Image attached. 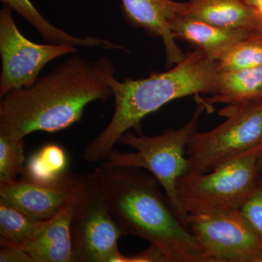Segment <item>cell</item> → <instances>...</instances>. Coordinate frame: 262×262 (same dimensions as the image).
Here are the masks:
<instances>
[{"mask_svg": "<svg viewBox=\"0 0 262 262\" xmlns=\"http://www.w3.org/2000/svg\"><path fill=\"white\" fill-rule=\"evenodd\" d=\"M258 172H259L260 180L262 181V153L258 161Z\"/></svg>", "mask_w": 262, "mask_h": 262, "instance_id": "cell-25", "label": "cell"}, {"mask_svg": "<svg viewBox=\"0 0 262 262\" xmlns=\"http://www.w3.org/2000/svg\"><path fill=\"white\" fill-rule=\"evenodd\" d=\"M118 262H168L164 253L160 248L151 244L150 248L144 250L142 252L126 256L121 255Z\"/></svg>", "mask_w": 262, "mask_h": 262, "instance_id": "cell-22", "label": "cell"}, {"mask_svg": "<svg viewBox=\"0 0 262 262\" xmlns=\"http://www.w3.org/2000/svg\"><path fill=\"white\" fill-rule=\"evenodd\" d=\"M68 158L64 150L57 144L42 146L26 162L22 179L37 182L55 180L67 171Z\"/></svg>", "mask_w": 262, "mask_h": 262, "instance_id": "cell-18", "label": "cell"}, {"mask_svg": "<svg viewBox=\"0 0 262 262\" xmlns=\"http://www.w3.org/2000/svg\"><path fill=\"white\" fill-rule=\"evenodd\" d=\"M239 210L262 239V181Z\"/></svg>", "mask_w": 262, "mask_h": 262, "instance_id": "cell-21", "label": "cell"}, {"mask_svg": "<svg viewBox=\"0 0 262 262\" xmlns=\"http://www.w3.org/2000/svg\"><path fill=\"white\" fill-rule=\"evenodd\" d=\"M115 73L106 57L88 61L71 56L31 87L2 97L0 136L24 139L36 131L64 130L80 121L89 103L113 96Z\"/></svg>", "mask_w": 262, "mask_h": 262, "instance_id": "cell-1", "label": "cell"}, {"mask_svg": "<svg viewBox=\"0 0 262 262\" xmlns=\"http://www.w3.org/2000/svg\"><path fill=\"white\" fill-rule=\"evenodd\" d=\"M3 4L15 10L40 34L48 43L74 46L75 48H101L110 50L112 41L94 37H78L66 32L46 20L30 0H1Z\"/></svg>", "mask_w": 262, "mask_h": 262, "instance_id": "cell-16", "label": "cell"}, {"mask_svg": "<svg viewBox=\"0 0 262 262\" xmlns=\"http://www.w3.org/2000/svg\"><path fill=\"white\" fill-rule=\"evenodd\" d=\"M46 221L33 220L0 201V246L22 247L42 228Z\"/></svg>", "mask_w": 262, "mask_h": 262, "instance_id": "cell-17", "label": "cell"}, {"mask_svg": "<svg viewBox=\"0 0 262 262\" xmlns=\"http://www.w3.org/2000/svg\"><path fill=\"white\" fill-rule=\"evenodd\" d=\"M176 39L185 41L194 49L217 60L234 45L250 38L262 37V32L253 29L221 28L201 20L179 15L170 22Z\"/></svg>", "mask_w": 262, "mask_h": 262, "instance_id": "cell-12", "label": "cell"}, {"mask_svg": "<svg viewBox=\"0 0 262 262\" xmlns=\"http://www.w3.org/2000/svg\"><path fill=\"white\" fill-rule=\"evenodd\" d=\"M94 173L102 182L110 212L123 236L149 241L161 250L168 262H208L155 176L143 168L108 160Z\"/></svg>", "mask_w": 262, "mask_h": 262, "instance_id": "cell-2", "label": "cell"}, {"mask_svg": "<svg viewBox=\"0 0 262 262\" xmlns=\"http://www.w3.org/2000/svg\"><path fill=\"white\" fill-rule=\"evenodd\" d=\"M207 112H213V105L243 104L262 100V67L247 70L220 71L216 91L211 97L202 98Z\"/></svg>", "mask_w": 262, "mask_h": 262, "instance_id": "cell-15", "label": "cell"}, {"mask_svg": "<svg viewBox=\"0 0 262 262\" xmlns=\"http://www.w3.org/2000/svg\"><path fill=\"white\" fill-rule=\"evenodd\" d=\"M26 164L24 139L0 136V184L18 181Z\"/></svg>", "mask_w": 262, "mask_h": 262, "instance_id": "cell-20", "label": "cell"}, {"mask_svg": "<svg viewBox=\"0 0 262 262\" xmlns=\"http://www.w3.org/2000/svg\"><path fill=\"white\" fill-rule=\"evenodd\" d=\"M78 190L54 216L45 222L31 241L20 247L34 262H74L71 226Z\"/></svg>", "mask_w": 262, "mask_h": 262, "instance_id": "cell-13", "label": "cell"}, {"mask_svg": "<svg viewBox=\"0 0 262 262\" xmlns=\"http://www.w3.org/2000/svg\"><path fill=\"white\" fill-rule=\"evenodd\" d=\"M122 236L101 179L95 173L83 177L71 226L74 262L118 261Z\"/></svg>", "mask_w": 262, "mask_h": 262, "instance_id": "cell-7", "label": "cell"}, {"mask_svg": "<svg viewBox=\"0 0 262 262\" xmlns=\"http://www.w3.org/2000/svg\"><path fill=\"white\" fill-rule=\"evenodd\" d=\"M256 262H262V253H261V255L258 256V258H257V260H256Z\"/></svg>", "mask_w": 262, "mask_h": 262, "instance_id": "cell-26", "label": "cell"}, {"mask_svg": "<svg viewBox=\"0 0 262 262\" xmlns=\"http://www.w3.org/2000/svg\"><path fill=\"white\" fill-rule=\"evenodd\" d=\"M219 115L227 120L213 130L196 131L188 143L187 173L201 174L247 152L262 143V100L229 105Z\"/></svg>", "mask_w": 262, "mask_h": 262, "instance_id": "cell-6", "label": "cell"}, {"mask_svg": "<svg viewBox=\"0 0 262 262\" xmlns=\"http://www.w3.org/2000/svg\"><path fill=\"white\" fill-rule=\"evenodd\" d=\"M221 71L247 70L262 67V37L234 45L218 59Z\"/></svg>", "mask_w": 262, "mask_h": 262, "instance_id": "cell-19", "label": "cell"}, {"mask_svg": "<svg viewBox=\"0 0 262 262\" xmlns=\"http://www.w3.org/2000/svg\"><path fill=\"white\" fill-rule=\"evenodd\" d=\"M188 229L208 262H256L262 253L261 237L239 209L191 212Z\"/></svg>", "mask_w": 262, "mask_h": 262, "instance_id": "cell-8", "label": "cell"}, {"mask_svg": "<svg viewBox=\"0 0 262 262\" xmlns=\"http://www.w3.org/2000/svg\"><path fill=\"white\" fill-rule=\"evenodd\" d=\"M1 262H34L30 255L21 248L16 246H1L0 248Z\"/></svg>", "mask_w": 262, "mask_h": 262, "instance_id": "cell-23", "label": "cell"}, {"mask_svg": "<svg viewBox=\"0 0 262 262\" xmlns=\"http://www.w3.org/2000/svg\"><path fill=\"white\" fill-rule=\"evenodd\" d=\"M220 71L217 60L194 49L166 72L138 80L115 79L112 84L115 102L113 117L86 146L82 159L91 163L105 161L125 132L131 128L139 130L143 119L170 101L201 94H215Z\"/></svg>", "mask_w": 262, "mask_h": 262, "instance_id": "cell-3", "label": "cell"}, {"mask_svg": "<svg viewBox=\"0 0 262 262\" xmlns=\"http://www.w3.org/2000/svg\"><path fill=\"white\" fill-rule=\"evenodd\" d=\"M246 2L255 10L262 25V0H246Z\"/></svg>", "mask_w": 262, "mask_h": 262, "instance_id": "cell-24", "label": "cell"}, {"mask_svg": "<svg viewBox=\"0 0 262 262\" xmlns=\"http://www.w3.org/2000/svg\"><path fill=\"white\" fill-rule=\"evenodd\" d=\"M195 99V110L185 125L179 129H167L160 135L154 136L135 135L127 131L117 143L128 146L136 151L122 152L113 149L106 160L115 165L143 168L155 176L179 221L187 229L189 214L179 201L177 186L179 179L187 171L188 143L198 130L202 115L207 112L206 106L199 96H196Z\"/></svg>", "mask_w": 262, "mask_h": 262, "instance_id": "cell-4", "label": "cell"}, {"mask_svg": "<svg viewBox=\"0 0 262 262\" xmlns=\"http://www.w3.org/2000/svg\"><path fill=\"white\" fill-rule=\"evenodd\" d=\"M83 176L66 171L48 182L22 179L0 184V201L15 207L33 220L47 221L75 195Z\"/></svg>", "mask_w": 262, "mask_h": 262, "instance_id": "cell-10", "label": "cell"}, {"mask_svg": "<svg viewBox=\"0 0 262 262\" xmlns=\"http://www.w3.org/2000/svg\"><path fill=\"white\" fill-rule=\"evenodd\" d=\"M77 48L64 45L37 44L24 37L13 18V10H0V96L35 83L42 69L59 57L72 54Z\"/></svg>", "mask_w": 262, "mask_h": 262, "instance_id": "cell-9", "label": "cell"}, {"mask_svg": "<svg viewBox=\"0 0 262 262\" xmlns=\"http://www.w3.org/2000/svg\"><path fill=\"white\" fill-rule=\"evenodd\" d=\"M188 18L221 28L253 29L262 32L256 11L246 0H189Z\"/></svg>", "mask_w": 262, "mask_h": 262, "instance_id": "cell-14", "label": "cell"}, {"mask_svg": "<svg viewBox=\"0 0 262 262\" xmlns=\"http://www.w3.org/2000/svg\"><path fill=\"white\" fill-rule=\"evenodd\" d=\"M122 10L127 23L142 29L151 37L163 40L167 67L177 64L185 58L176 42L170 22L186 14L187 2L173 0H121Z\"/></svg>", "mask_w": 262, "mask_h": 262, "instance_id": "cell-11", "label": "cell"}, {"mask_svg": "<svg viewBox=\"0 0 262 262\" xmlns=\"http://www.w3.org/2000/svg\"><path fill=\"white\" fill-rule=\"evenodd\" d=\"M261 153L262 143L208 173L184 174L177 186L184 211L189 214L211 208L241 209L259 184Z\"/></svg>", "mask_w": 262, "mask_h": 262, "instance_id": "cell-5", "label": "cell"}]
</instances>
